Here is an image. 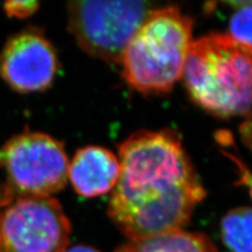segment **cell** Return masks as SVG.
<instances>
[{
  "instance_id": "obj_1",
  "label": "cell",
  "mask_w": 252,
  "mask_h": 252,
  "mask_svg": "<svg viewBox=\"0 0 252 252\" xmlns=\"http://www.w3.org/2000/svg\"><path fill=\"white\" fill-rule=\"evenodd\" d=\"M108 216L128 241L183 229L206 195L175 131L141 130L119 149Z\"/></svg>"
},
{
  "instance_id": "obj_2",
  "label": "cell",
  "mask_w": 252,
  "mask_h": 252,
  "mask_svg": "<svg viewBox=\"0 0 252 252\" xmlns=\"http://www.w3.org/2000/svg\"><path fill=\"white\" fill-rule=\"evenodd\" d=\"M182 77L193 102L210 114L222 118L250 114L251 52L227 34L192 41Z\"/></svg>"
},
{
  "instance_id": "obj_3",
  "label": "cell",
  "mask_w": 252,
  "mask_h": 252,
  "mask_svg": "<svg viewBox=\"0 0 252 252\" xmlns=\"http://www.w3.org/2000/svg\"><path fill=\"white\" fill-rule=\"evenodd\" d=\"M191 35L192 20L179 7L152 10L121 57L126 83L144 94L170 92L182 77Z\"/></svg>"
},
{
  "instance_id": "obj_4",
  "label": "cell",
  "mask_w": 252,
  "mask_h": 252,
  "mask_svg": "<svg viewBox=\"0 0 252 252\" xmlns=\"http://www.w3.org/2000/svg\"><path fill=\"white\" fill-rule=\"evenodd\" d=\"M68 160L60 141L23 132L0 146V207L26 198H45L67 181Z\"/></svg>"
},
{
  "instance_id": "obj_5",
  "label": "cell",
  "mask_w": 252,
  "mask_h": 252,
  "mask_svg": "<svg viewBox=\"0 0 252 252\" xmlns=\"http://www.w3.org/2000/svg\"><path fill=\"white\" fill-rule=\"evenodd\" d=\"M68 30L91 56L120 62L126 45L151 13L145 1H70Z\"/></svg>"
},
{
  "instance_id": "obj_6",
  "label": "cell",
  "mask_w": 252,
  "mask_h": 252,
  "mask_svg": "<svg viewBox=\"0 0 252 252\" xmlns=\"http://www.w3.org/2000/svg\"><path fill=\"white\" fill-rule=\"evenodd\" d=\"M72 225L53 196L14 201L0 210V252H64Z\"/></svg>"
},
{
  "instance_id": "obj_7",
  "label": "cell",
  "mask_w": 252,
  "mask_h": 252,
  "mask_svg": "<svg viewBox=\"0 0 252 252\" xmlns=\"http://www.w3.org/2000/svg\"><path fill=\"white\" fill-rule=\"evenodd\" d=\"M58 66L54 46L36 30H27L14 35L0 54V76L19 93L49 89Z\"/></svg>"
},
{
  "instance_id": "obj_8",
  "label": "cell",
  "mask_w": 252,
  "mask_h": 252,
  "mask_svg": "<svg viewBox=\"0 0 252 252\" xmlns=\"http://www.w3.org/2000/svg\"><path fill=\"white\" fill-rule=\"evenodd\" d=\"M120 173L119 159L101 146H86L68 163L69 179L78 194L94 198L113 191Z\"/></svg>"
},
{
  "instance_id": "obj_9",
  "label": "cell",
  "mask_w": 252,
  "mask_h": 252,
  "mask_svg": "<svg viewBox=\"0 0 252 252\" xmlns=\"http://www.w3.org/2000/svg\"><path fill=\"white\" fill-rule=\"evenodd\" d=\"M115 252H219L207 235L184 229L128 241Z\"/></svg>"
},
{
  "instance_id": "obj_10",
  "label": "cell",
  "mask_w": 252,
  "mask_h": 252,
  "mask_svg": "<svg viewBox=\"0 0 252 252\" xmlns=\"http://www.w3.org/2000/svg\"><path fill=\"white\" fill-rule=\"evenodd\" d=\"M252 216L249 207L230 210L220 222V236L230 252H251Z\"/></svg>"
},
{
  "instance_id": "obj_11",
  "label": "cell",
  "mask_w": 252,
  "mask_h": 252,
  "mask_svg": "<svg viewBox=\"0 0 252 252\" xmlns=\"http://www.w3.org/2000/svg\"><path fill=\"white\" fill-rule=\"evenodd\" d=\"M229 22V36L232 40L251 52V2L236 7Z\"/></svg>"
},
{
  "instance_id": "obj_12",
  "label": "cell",
  "mask_w": 252,
  "mask_h": 252,
  "mask_svg": "<svg viewBox=\"0 0 252 252\" xmlns=\"http://www.w3.org/2000/svg\"><path fill=\"white\" fill-rule=\"evenodd\" d=\"M39 6L35 0H26V1H7L4 3V11L11 17L27 18L33 15Z\"/></svg>"
},
{
  "instance_id": "obj_13",
  "label": "cell",
  "mask_w": 252,
  "mask_h": 252,
  "mask_svg": "<svg viewBox=\"0 0 252 252\" xmlns=\"http://www.w3.org/2000/svg\"><path fill=\"white\" fill-rule=\"evenodd\" d=\"M64 252H100L98 249L88 245H76L74 247L67 248Z\"/></svg>"
}]
</instances>
